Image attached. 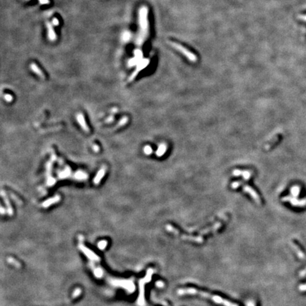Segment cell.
Returning a JSON list of instances; mask_svg holds the SVG:
<instances>
[{
    "mask_svg": "<svg viewBox=\"0 0 306 306\" xmlns=\"http://www.w3.org/2000/svg\"><path fill=\"white\" fill-rule=\"evenodd\" d=\"M139 25L140 32L136 39V44L138 46H141L148 36V9L147 6H142L139 10Z\"/></svg>",
    "mask_w": 306,
    "mask_h": 306,
    "instance_id": "obj_1",
    "label": "cell"
},
{
    "mask_svg": "<svg viewBox=\"0 0 306 306\" xmlns=\"http://www.w3.org/2000/svg\"><path fill=\"white\" fill-rule=\"evenodd\" d=\"M178 294L179 295H186V294H189V295H201V296L205 297L207 298H211L212 299L213 301L218 304H222V305L225 306H238L237 304L233 303L228 301L226 299H224L221 297L218 296V295H213L212 294L206 293V292L202 291V290L195 289L193 288H181L178 290Z\"/></svg>",
    "mask_w": 306,
    "mask_h": 306,
    "instance_id": "obj_2",
    "label": "cell"
},
{
    "mask_svg": "<svg viewBox=\"0 0 306 306\" xmlns=\"http://www.w3.org/2000/svg\"><path fill=\"white\" fill-rule=\"evenodd\" d=\"M170 44H171V46H172L174 48L176 49L177 51H179L180 53H182V54H183L184 56L186 58H187V59L189 60L190 61L196 62L197 60V57L196 56V55L194 54L193 53L190 52L188 49L184 47L183 46L177 43H174V42H171L170 43Z\"/></svg>",
    "mask_w": 306,
    "mask_h": 306,
    "instance_id": "obj_3",
    "label": "cell"
},
{
    "mask_svg": "<svg viewBox=\"0 0 306 306\" xmlns=\"http://www.w3.org/2000/svg\"><path fill=\"white\" fill-rule=\"evenodd\" d=\"M149 63V59L142 60V61H141L140 63H139V65H137V68H136V70H135V71L134 72V73H133V75H132L131 76H130V78H129V81L133 80V79L137 76V75L138 74L139 72H140V70H143L144 68H145L148 65Z\"/></svg>",
    "mask_w": 306,
    "mask_h": 306,
    "instance_id": "obj_4",
    "label": "cell"
},
{
    "mask_svg": "<svg viewBox=\"0 0 306 306\" xmlns=\"http://www.w3.org/2000/svg\"><path fill=\"white\" fill-rule=\"evenodd\" d=\"M243 189H244V191H245V192H247V193H248L249 194H250L251 196L253 198L254 200L255 201L257 202L258 204H261V201H260V199H259V196H258L257 194H256V192L254 191L251 188L250 186H244Z\"/></svg>",
    "mask_w": 306,
    "mask_h": 306,
    "instance_id": "obj_5",
    "label": "cell"
},
{
    "mask_svg": "<svg viewBox=\"0 0 306 306\" xmlns=\"http://www.w3.org/2000/svg\"><path fill=\"white\" fill-rule=\"evenodd\" d=\"M77 121H78L79 123L80 124L81 127L84 129V130L87 132V133H89V129L88 128V126H87V123H86L85 119V118H84L83 115H82V113H79V114H77Z\"/></svg>",
    "mask_w": 306,
    "mask_h": 306,
    "instance_id": "obj_6",
    "label": "cell"
},
{
    "mask_svg": "<svg viewBox=\"0 0 306 306\" xmlns=\"http://www.w3.org/2000/svg\"><path fill=\"white\" fill-rule=\"evenodd\" d=\"M46 26L48 28V38L50 41H55L56 40V35L55 33L54 29L53 28L52 23L51 22H47L46 23Z\"/></svg>",
    "mask_w": 306,
    "mask_h": 306,
    "instance_id": "obj_7",
    "label": "cell"
},
{
    "mask_svg": "<svg viewBox=\"0 0 306 306\" xmlns=\"http://www.w3.org/2000/svg\"><path fill=\"white\" fill-rule=\"evenodd\" d=\"M30 67H31V70L33 72V73H35L38 75V76L40 77L41 78L43 79V80H45L46 77H45L43 73L42 70H41V69L38 68V66L36 63H31L30 65Z\"/></svg>",
    "mask_w": 306,
    "mask_h": 306,
    "instance_id": "obj_8",
    "label": "cell"
},
{
    "mask_svg": "<svg viewBox=\"0 0 306 306\" xmlns=\"http://www.w3.org/2000/svg\"><path fill=\"white\" fill-rule=\"evenodd\" d=\"M106 168L105 167H102L100 170H99V172L97 173V176H96V177L94 178V183L95 184H98L100 182L101 179L104 177V176L105 175V173H106Z\"/></svg>",
    "mask_w": 306,
    "mask_h": 306,
    "instance_id": "obj_9",
    "label": "cell"
},
{
    "mask_svg": "<svg viewBox=\"0 0 306 306\" xmlns=\"http://www.w3.org/2000/svg\"><path fill=\"white\" fill-rule=\"evenodd\" d=\"M181 237L183 240H190V241L199 242V243H201V242H202L203 241H204V240H203V238H201V237H194V236H190V235H181Z\"/></svg>",
    "mask_w": 306,
    "mask_h": 306,
    "instance_id": "obj_10",
    "label": "cell"
},
{
    "mask_svg": "<svg viewBox=\"0 0 306 306\" xmlns=\"http://www.w3.org/2000/svg\"><path fill=\"white\" fill-rule=\"evenodd\" d=\"M290 246H291L292 248H293L294 251H295V253L298 254V257L300 258H301V259H303L304 257H305V256H304V253L302 252L301 250H300V248H299L298 246L296 244L294 243V242H290Z\"/></svg>",
    "mask_w": 306,
    "mask_h": 306,
    "instance_id": "obj_11",
    "label": "cell"
},
{
    "mask_svg": "<svg viewBox=\"0 0 306 306\" xmlns=\"http://www.w3.org/2000/svg\"><path fill=\"white\" fill-rule=\"evenodd\" d=\"M60 199V197L59 196H57L56 197L52 198L51 199H48V200H47L46 201H45L43 204V206L44 207H48V206H49L50 205H52L54 203L59 201Z\"/></svg>",
    "mask_w": 306,
    "mask_h": 306,
    "instance_id": "obj_12",
    "label": "cell"
},
{
    "mask_svg": "<svg viewBox=\"0 0 306 306\" xmlns=\"http://www.w3.org/2000/svg\"><path fill=\"white\" fill-rule=\"evenodd\" d=\"M1 196H2L3 198H4V201L6 204V206H7V207H8L9 212L10 214H11V213H12V209H11V206H10V203H9V201L8 198L6 197V195H5V193L4 192V191H1Z\"/></svg>",
    "mask_w": 306,
    "mask_h": 306,
    "instance_id": "obj_13",
    "label": "cell"
},
{
    "mask_svg": "<svg viewBox=\"0 0 306 306\" xmlns=\"http://www.w3.org/2000/svg\"><path fill=\"white\" fill-rule=\"evenodd\" d=\"M165 150H166V146L164 145H161L160 146H159L158 150L157 151V155L162 156L163 154H164V152H165Z\"/></svg>",
    "mask_w": 306,
    "mask_h": 306,
    "instance_id": "obj_14",
    "label": "cell"
},
{
    "mask_svg": "<svg viewBox=\"0 0 306 306\" xmlns=\"http://www.w3.org/2000/svg\"><path fill=\"white\" fill-rule=\"evenodd\" d=\"M278 137H278V135H276V136L274 138V140H271V141H270L269 143L267 145H266V147H266V149H269L270 147H271V146H273V145H274L275 143H276V142H277V141L278 140Z\"/></svg>",
    "mask_w": 306,
    "mask_h": 306,
    "instance_id": "obj_15",
    "label": "cell"
},
{
    "mask_svg": "<svg viewBox=\"0 0 306 306\" xmlns=\"http://www.w3.org/2000/svg\"><path fill=\"white\" fill-rule=\"evenodd\" d=\"M144 152H145V154H151V152H152V148H151L149 146H146V147H145V149H144Z\"/></svg>",
    "mask_w": 306,
    "mask_h": 306,
    "instance_id": "obj_16",
    "label": "cell"
},
{
    "mask_svg": "<svg viewBox=\"0 0 306 306\" xmlns=\"http://www.w3.org/2000/svg\"><path fill=\"white\" fill-rule=\"evenodd\" d=\"M4 99H5V100L7 101H9H9H12L13 97H12V96L10 95V94H5V95H4Z\"/></svg>",
    "mask_w": 306,
    "mask_h": 306,
    "instance_id": "obj_17",
    "label": "cell"
},
{
    "mask_svg": "<svg viewBox=\"0 0 306 306\" xmlns=\"http://www.w3.org/2000/svg\"><path fill=\"white\" fill-rule=\"evenodd\" d=\"M299 290H301V291H305V290H306V284L300 285V286H299Z\"/></svg>",
    "mask_w": 306,
    "mask_h": 306,
    "instance_id": "obj_18",
    "label": "cell"
},
{
    "mask_svg": "<svg viewBox=\"0 0 306 306\" xmlns=\"http://www.w3.org/2000/svg\"><path fill=\"white\" fill-rule=\"evenodd\" d=\"M52 23H53V25H55V26H58V24H59V21H58V19L54 18V19H53Z\"/></svg>",
    "mask_w": 306,
    "mask_h": 306,
    "instance_id": "obj_19",
    "label": "cell"
},
{
    "mask_svg": "<svg viewBox=\"0 0 306 306\" xmlns=\"http://www.w3.org/2000/svg\"><path fill=\"white\" fill-rule=\"evenodd\" d=\"M39 1H40L41 4H48V3H49L48 0H39Z\"/></svg>",
    "mask_w": 306,
    "mask_h": 306,
    "instance_id": "obj_20",
    "label": "cell"
},
{
    "mask_svg": "<svg viewBox=\"0 0 306 306\" xmlns=\"http://www.w3.org/2000/svg\"><path fill=\"white\" fill-rule=\"evenodd\" d=\"M305 275H306V268L305 269H303L302 271H300V276H305Z\"/></svg>",
    "mask_w": 306,
    "mask_h": 306,
    "instance_id": "obj_21",
    "label": "cell"
},
{
    "mask_svg": "<svg viewBox=\"0 0 306 306\" xmlns=\"http://www.w3.org/2000/svg\"><path fill=\"white\" fill-rule=\"evenodd\" d=\"M113 120H114V119H113V117H110V118H109V120H106V122H109H109H112Z\"/></svg>",
    "mask_w": 306,
    "mask_h": 306,
    "instance_id": "obj_22",
    "label": "cell"
},
{
    "mask_svg": "<svg viewBox=\"0 0 306 306\" xmlns=\"http://www.w3.org/2000/svg\"><path fill=\"white\" fill-rule=\"evenodd\" d=\"M94 149L95 151L99 150V148H98V146L97 145H94Z\"/></svg>",
    "mask_w": 306,
    "mask_h": 306,
    "instance_id": "obj_23",
    "label": "cell"
},
{
    "mask_svg": "<svg viewBox=\"0 0 306 306\" xmlns=\"http://www.w3.org/2000/svg\"><path fill=\"white\" fill-rule=\"evenodd\" d=\"M248 306H254V305L253 302H248Z\"/></svg>",
    "mask_w": 306,
    "mask_h": 306,
    "instance_id": "obj_24",
    "label": "cell"
}]
</instances>
